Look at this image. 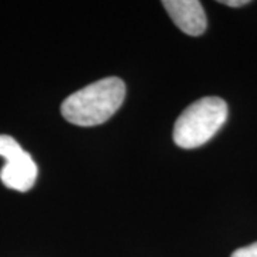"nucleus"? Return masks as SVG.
<instances>
[{"instance_id": "obj_1", "label": "nucleus", "mask_w": 257, "mask_h": 257, "mask_svg": "<svg viewBox=\"0 0 257 257\" xmlns=\"http://www.w3.org/2000/svg\"><path fill=\"white\" fill-rule=\"evenodd\" d=\"M124 96V82L119 77H106L70 94L62 103V114L76 126H97L119 110Z\"/></svg>"}, {"instance_id": "obj_2", "label": "nucleus", "mask_w": 257, "mask_h": 257, "mask_svg": "<svg viewBox=\"0 0 257 257\" xmlns=\"http://www.w3.org/2000/svg\"><path fill=\"white\" fill-rule=\"evenodd\" d=\"M227 113V104L220 97L209 96L194 101L176 120L175 143L182 149L203 146L226 123Z\"/></svg>"}, {"instance_id": "obj_3", "label": "nucleus", "mask_w": 257, "mask_h": 257, "mask_svg": "<svg viewBox=\"0 0 257 257\" xmlns=\"http://www.w3.org/2000/svg\"><path fill=\"white\" fill-rule=\"evenodd\" d=\"M0 156L6 160L0 170L3 184L18 192L30 190L37 179V166L32 156L8 135H0Z\"/></svg>"}, {"instance_id": "obj_4", "label": "nucleus", "mask_w": 257, "mask_h": 257, "mask_svg": "<svg viewBox=\"0 0 257 257\" xmlns=\"http://www.w3.org/2000/svg\"><path fill=\"white\" fill-rule=\"evenodd\" d=\"M175 25L189 36H200L207 28V18L197 0H166L162 3Z\"/></svg>"}, {"instance_id": "obj_5", "label": "nucleus", "mask_w": 257, "mask_h": 257, "mask_svg": "<svg viewBox=\"0 0 257 257\" xmlns=\"http://www.w3.org/2000/svg\"><path fill=\"white\" fill-rule=\"evenodd\" d=\"M231 257H257V243H253V244H248V246H244V247L237 248Z\"/></svg>"}, {"instance_id": "obj_6", "label": "nucleus", "mask_w": 257, "mask_h": 257, "mask_svg": "<svg viewBox=\"0 0 257 257\" xmlns=\"http://www.w3.org/2000/svg\"><path fill=\"white\" fill-rule=\"evenodd\" d=\"M226 6H230V8H239V6H244V5H248L250 2L248 0H224V2H220Z\"/></svg>"}]
</instances>
